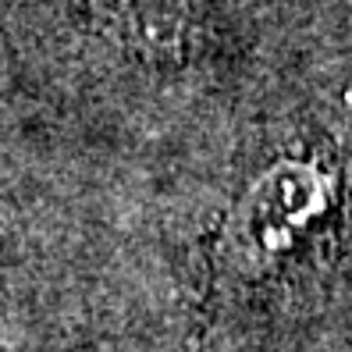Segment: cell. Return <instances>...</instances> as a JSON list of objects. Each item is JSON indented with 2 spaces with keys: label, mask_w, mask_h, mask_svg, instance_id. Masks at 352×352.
<instances>
[{
  "label": "cell",
  "mask_w": 352,
  "mask_h": 352,
  "mask_svg": "<svg viewBox=\"0 0 352 352\" xmlns=\"http://www.w3.org/2000/svg\"><path fill=\"white\" fill-rule=\"evenodd\" d=\"M89 22L118 43L150 57H168L192 43L210 0H78Z\"/></svg>",
  "instance_id": "cell-2"
},
{
  "label": "cell",
  "mask_w": 352,
  "mask_h": 352,
  "mask_svg": "<svg viewBox=\"0 0 352 352\" xmlns=\"http://www.w3.org/2000/svg\"><path fill=\"white\" fill-rule=\"evenodd\" d=\"M331 199V178L320 160L281 157L253 178L239 210V232L256 253L292 250L314 228Z\"/></svg>",
  "instance_id": "cell-1"
}]
</instances>
